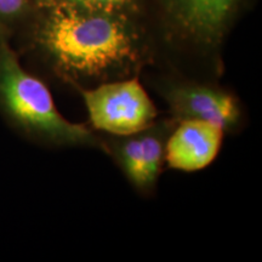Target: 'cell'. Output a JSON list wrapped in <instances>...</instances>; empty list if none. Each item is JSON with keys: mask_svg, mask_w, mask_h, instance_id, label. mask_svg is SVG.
Instances as JSON below:
<instances>
[{"mask_svg": "<svg viewBox=\"0 0 262 262\" xmlns=\"http://www.w3.org/2000/svg\"><path fill=\"white\" fill-rule=\"evenodd\" d=\"M171 27L193 44L215 48L227 32L241 0H159Z\"/></svg>", "mask_w": 262, "mask_h": 262, "instance_id": "cell-6", "label": "cell"}, {"mask_svg": "<svg viewBox=\"0 0 262 262\" xmlns=\"http://www.w3.org/2000/svg\"><path fill=\"white\" fill-rule=\"evenodd\" d=\"M94 129L127 136L156 123L158 110L139 78L102 83L91 89L78 86Z\"/></svg>", "mask_w": 262, "mask_h": 262, "instance_id": "cell-3", "label": "cell"}, {"mask_svg": "<svg viewBox=\"0 0 262 262\" xmlns=\"http://www.w3.org/2000/svg\"><path fill=\"white\" fill-rule=\"evenodd\" d=\"M52 2H54V0H32L33 4L41 9H48L49 6L52 5Z\"/></svg>", "mask_w": 262, "mask_h": 262, "instance_id": "cell-10", "label": "cell"}, {"mask_svg": "<svg viewBox=\"0 0 262 262\" xmlns=\"http://www.w3.org/2000/svg\"><path fill=\"white\" fill-rule=\"evenodd\" d=\"M159 93L175 120H203L225 131L241 122L242 111L233 95L219 88L191 81H165Z\"/></svg>", "mask_w": 262, "mask_h": 262, "instance_id": "cell-4", "label": "cell"}, {"mask_svg": "<svg viewBox=\"0 0 262 262\" xmlns=\"http://www.w3.org/2000/svg\"><path fill=\"white\" fill-rule=\"evenodd\" d=\"M38 41L54 67L71 83L129 73L142 58L140 35L130 16L90 11L54 3Z\"/></svg>", "mask_w": 262, "mask_h": 262, "instance_id": "cell-1", "label": "cell"}, {"mask_svg": "<svg viewBox=\"0 0 262 262\" xmlns=\"http://www.w3.org/2000/svg\"><path fill=\"white\" fill-rule=\"evenodd\" d=\"M173 124L155 123L147 129L127 136H116L107 152L112 153L131 185L141 192L155 188L162 171L164 147Z\"/></svg>", "mask_w": 262, "mask_h": 262, "instance_id": "cell-5", "label": "cell"}, {"mask_svg": "<svg viewBox=\"0 0 262 262\" xmlns=\"http://www.w3.org/2000/svg\"><path fill=\"white\" fill-rule=\"evenodd\" d=\"M32 0H0V19L17 21L31 10Z\"/></svg>", "mask_w": 262, "mask_h": 262, "instance_id": "cell-9", "label": "cell"}, {"mask_svg": "<svg viewBox=\"0 0 262 262\" xmlns=\"http://www.w3.org/2000/svg\"><path fill=\"white\" fill-rule=\"evenodd\" d=\"M225 130L203 120H180L164 147V162L170 169L193 172L205 169L220 153Z\"/></svg>", "mask_w": 262, "mask_h": 262, "instance_id": "cell-7", "label": "cell"}, {"mask_svg": "<svg viewBox=\"0 0 262 262\" xmlns=\"http://www.w3.org/2000/svg\"><path fill=\"white\" fill-rule=\"evenodd\" d=\"M0 108L22 131L56 146L91 147L107 152L101 137L84 124L70 122L55 104L48 86L19 63L0 26Z\"/></svg>", "mask_w": 262, "mask_h": 262, "instance_id": "cell-2", "label": "cell"}, {"mask_svg": "<svg viewBox=\"0 0 262 262\" xmlns=\"http://www.w3.org/2000/svg\"><path fill=\"white\" fill-rule=\"evenodd\" d=\"M54 3H61L90 11L112 12L127 16L135 12L139 6V0H54L52 4Z\"/></svg>", "mask_w": 262, "mask_h": 262, "instance_id": "cell-8", "label": "cell"}]
</instances>
